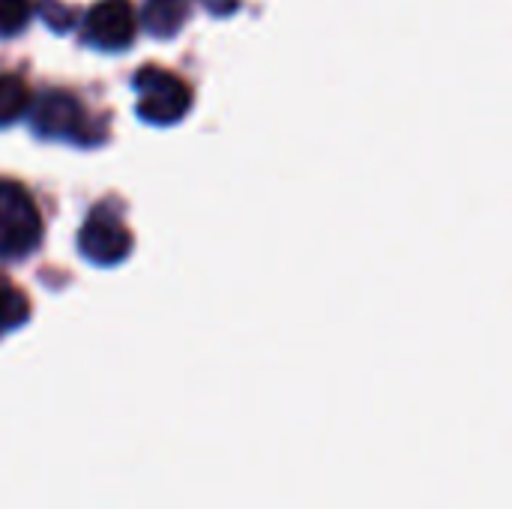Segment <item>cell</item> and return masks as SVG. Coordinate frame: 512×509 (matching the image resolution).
<instances>
[{
    "label": "cell",
    "instance_id": "obj_1",
    "mask_svg": "<svg viewBox=\"0 0 512 509\" xmlns=\"http://www.w3.org/2000/svg\"><path fill=\"white\" fill-rule=\"evenodd\" d=\"M42 240L39 207L30 192L12 180H0V258H24Z\"/></svg>",
    "mask_w": 512,
    "mask_h": 509
},
{
    "label": "cell",
    "instance_id": "obj_3",
    "mask_svg": "<svg viewBox=\"0 0 512 509\" xmlns=\"http://www.w3.org/2000/svg\"><path fill=\"white\" fill-rule=\"evenodd\" d=\"M30 126L36 135L54 141H75V144L93 141L87 111L69 93H42L30 105Z\"/></svg>",
    "mask_w": 512,
    "mask_h": 509
},
{
    "label": "cell",
    "instance_id": "obj_2",
    "mask_svg": "<svg viewBox=\"0 0 512 509\" xmlns=\"http://www.w3.org/2000/svg\"><path fill=\"white\" fill-rule=\"evenodd\" d=\"M135 93H138V117L153 126H174L180 123L192 108L189 87L156 66H147L135 75Z\"/></svg>",
    "mask_w": 512,
    "mask_h": 509
},
{
    "label": "cell",
    "instance_id": "obj_5",
    "mask_svg": "<svg viewBox=\"0 0 512 509\" xmlns=\"http://www.w3.org/2000/svg\"><path fill=\"white\" fill-rule=\"evenodd\" d=\"M78 252L96 267H114L129 258L132 234L120 219L93 213L78 231Z\"/></svg>",
    "mask_w": 512,
    "mask_h": 509
},
{
    "label": "cell",
    "instance_id": "obj_9",
    "mask_svg": "<svg viewBox=\"0 0 512 509\" xmlns=\"http://www.w3.org/2000/svg\"><path fill=\"white\" fill-rule=\"evenodd\" d=\"M30 21V0H0V36H15Z\"/></svg>",
    "mask_w": 512,
    "mask_h": 509
},
{
    "label": "cell",
    "instance_id": "obj_6",
    "mask_svg": "<svg viewBox=\"0 0 512 509\" xmlns=\"http://www.w3.org/2000/svg\"><path fill=\"white\" fill-rule=\"evenodd\" d=\"M186 12H189L186 0H147L144 12H141V21H144V30L150 36L165 39V36L180 33V27L186 21Z\"/></svg>",
    "mask_w": 512,
    "mask_h": 509
},
{
    "label": "cell",
    "instance_id": "obj_8",
    "mask_svg": "<svg viewBox=\"0 0 512 509\" xmlns=\"http://www.w3.org/2000/svg\"><path fill=\"white\" fill-rule=\"evenodd\" d=\"M27 312H30L27 300L12 285L0 282V336L18 330L27 321Z\"/></svg>",
    "mask_w": 512,
    "mask_h": 509
},
{
    "label": "cell",
    "instance_id": "obj_4",
    "mask_svg": "<svg viewBox=\"0 0 512 509\" xmlns=\"http://www.w3.org/2000/svg\"><path fill=\"white\" fill-rule=\"evenodd\" d=\"M84 42L99 51H123L135 42L138 18L129 0H99L81 24Z\"/></svg>",
    "mask_w": 512,
    "mask_h": 509
},
{
    "label": "cell",
    "instance_id": "obj_7",
    "mask_svg": "<svg viewBox=\"0 0 512 509\" xmlns=\"http://www.w3.org/2000/svg\"><path fill=\"white\" fill-rule=\"evenodd\" d=\"M30 111V90L18 75H0V126H12Z\"/></svg>",
    "mask_w": 512,
    "mask_h": 509
},
{
    "label": "cell",
    "instance_id": "obj_10",
    "mask_svg": "<svg viewBox=\"0 0 512 509\" xmlns=\"http://www.w3.org/2000/svg\"><path fill=\"white\" fill-rule=\"evenodd\" d=\"M42 18H45L54 30H66V27L72 24V12L63 9L57 0H45V3H42Z\"/></svg>",
    "mask_w": 512,
    "mask_h": 509
}]
</instances>
